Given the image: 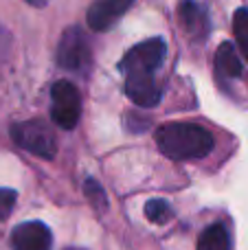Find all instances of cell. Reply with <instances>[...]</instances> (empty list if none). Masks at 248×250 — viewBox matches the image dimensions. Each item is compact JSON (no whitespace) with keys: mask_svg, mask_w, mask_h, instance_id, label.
I'll list each match as a JSON object with an SVG mask.
<instances>
[{"mask_svg":"<svg viewBox=\"0 0 248 250\" xmlns=\"http://www.w3.org/2000/svg\"><path fill=\"white\" fill-rule=\"evenodd\" d=\"M158 149L174 160H198L213 149V136L202 125L176 121L165 123L156 132Z\"/></svg>","mask_w":248,"mask_h":250,"instance_id":"1","label":"cell"},{"mask_svg":"<svg viewBox=\"0 0 248 250\" xmlns=\"http://www.w3.org/2000/svg\"><path fill=\"white\" fill-rule=\"evenodd\" d=\"M11 138L18 147L40 156L44 160H53L57 154V138L53 129L44 121H22L11 127Z\"/></svg>","mask_w":248,"mask_h":250,"instance_id":"2","label":"cell"},{"mask_svg":"<svg viewBox=\"0 0 248 250\" xmlns=\"http://www.w3.org/2000/svg\"><path fill=\"white\" fill-rule=\"evenodd\" d=\"M167 55V44L163 38H149L145 42L136 44L134 48L125 53V57L121 60V70L123 73H147L154 75L161 64L165 62Z\"/></svg>","mask_w":248,"mask_h":250,"instance_id":"3","label":"cell"},{"mask_svg":"<svg viewBox=\"0 0 248 250\" xmlns=\"http://www.w3.org/2000/svg\"><path fill=\"white\" fill-rule=\"evenodd\" d=\"M51 104V117L55 125H60L62 129H73L77 125L79 114H82V97H79L77 88L73 83L66 82V79L53 83Z\"/></svg>","mask_w":248,"mask_h":250,"instance_id":"4","label":"cell"},{"mask_svg":"<svg viewBox=\"0 0 248 250\" xmlns=\"http://www.w3.org/2000/svg\"><path fill=\"white\" fill-rule=\"evenodd\" d=\"M57 62L66 70H83L90 62V46L86 42V35L79 26H70L64 31L57 46Z\"/></svg>","mask_w":248,"mask_h":250,"instance_id":"5","label":"cell"},{"mask_svg":"<svg viewBox=\"0 0 248 250\" xmlns=\"http://www.w3.org/2000/svg\"><path fill=\"white\" fill-rule=\"evenodd\" d=\"M11 246L13 250H51L53 235L42 222H24L13 229Z\"/></svg>","mask_w":248,"mask_h":250,"instance_id":"6","label":"cell"},{"mask_svg":"<svg viewBox=\"0 0 248 250\" xmlns=\"http://www.w3.org/2000/svg\"><path fill=\"white\" fill-rule=\"evenodd\" d=\"M125 95L139 108H154L161 101V88L154 82V75L147 73H127L125 75Z\"/></svg>","mask_w":248,"mask_h":250,"instance_id":"7","label":"cell"},{"mask_svg":"<svg viewBox=\"0 0 248 250\" xmlns=\"http://www.w3.org/2000/svg\"><path fill=\"white\" fill-rule=\"evenodd\" d=\"M134 0H92L86 11L88 26L95 31H105L132 7Z\"/></svg>","mask_w":248,"mask_h":250,"instance_id":"8","label":"cell"},{"mask_svg":"<svg viewBox=\"0 0 248 250\" xmlns=\"http://www.w3.org/2000/svg\"><path fill=\"white\" fill-rule=\"evenodd\" d=\"M178 18L191 38L205 40V35L209 33V16H207V9L200 7L196 0H183L178 7Z\"/></svg>","mask_w":248,"mask_h":250,"instance_id":"9","label":"cell"},{"mask_svg":"<svg viewBox=\"0 0 248 250\" xmlns=\"http://www.w3.org/2000/svg\"><path fill=\"white\" fill-rule=\"evenodd\" d=\"M215 70L228 79H235L242 75V60L231 42H222L215 51Z\"/></svg>","mask_w":248,"mask_h":250,"instance_id":"10","label":"cell"},{"mask_svg":"<svg viewBox=\"0 0 248 250\" xmlns=\"http://www.w3.org/2000/svg\"><path fill=\"white\" fill-rule=\"evenodd\" d=\"M198 250H231L228 244V230L222 224L207 226L198 239Z\"/></svg>","mask_w":248,"mask_h":250,"instance_id":"11","label":"cell"},{"mask_svg":"<svg viewBox=\"0 0 248 250\" xmlns=\"http://www.w3.org/2000/svg\"><path fill=\"white\" fill-rule=\"evenodd\" d=\"M233 33H235L242 57L248 64V9L242 7L235 11V16H233Z\"/></svg>","mask_w":248,"mask_h":250,"instance_id":"12","label":"cell"},{"mask_svg":"<svg viewBox=\"0 0 248 250\" xmlns=\"http://www.w3.org/2000/svg\"><path fill=\"white\" fill-rule=\"evenodd\" d=\"M145 215H147V220L154 222V224H167V222L174 217V211H171V207L165 200H149V202L145 204Z\"/></svg>","mask_w":248,"mask_h":250,"instance_id":"13","label":"cell"},{"mask_svg":"<svg viewBox=\"0 0 248 250\" xmlns=\"http://www.w3.org/2000/svg\"><path fill=\"white\" fill-rule=\"evenodd\" d=\"M86 195L95 202L97 208H105L108 207V200H105V191L101 189V185L97 180H92V178H88L86 180Z\"/></svg>","mask_w":248,"mask_h":250,"instance_id":"14","label":"cell"},{"mask_svg":"<svg viewBox=\"0 0 248 250\" xmlns=\"http://www.w3.org/2000/svg\"><path fill=\"white\" fill-rule=\"evenodd\" d=\"M16 207V191L13 189H0V220H7Z\"/></svg>","mask_w":248,"mask_h":250,"instance_id":"15","label":"cell"},{"mask_svg":"<svg viewBox=\"0 0 248 250\" xmlns=\"http://www.w3.org/2000/svg\"><path fill=\"white\" fill-rule=\"evenodd\" d=\"M4 44H7V35H4L2 26H0V57H2V53H4Z\"/></svg>","mask_w":248,"mask_h":250,"instance_id":"16","label":"cell"},{"mask_svg":"<svg viewBox=\"0 0 248 250\" xmlns=\"http://www.w3.org/2000/svg\"><path fill=\"white\" fill-rule=\"evenodd\" d=\"M29 4H33V7H44V4L48 2V0H26Z\"/></svg>","mask_w":248,"mask_h":250,"instance_id":"17","label":"cell"}]
</instances>
